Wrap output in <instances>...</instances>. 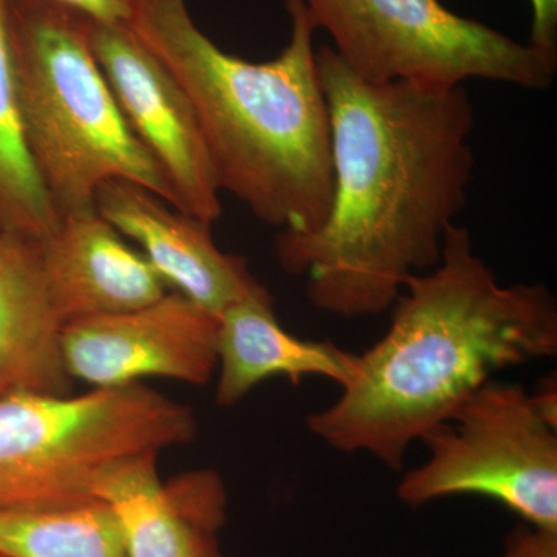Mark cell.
Returning <instances> with one entry per match:
<instances>
[{"mask_svg":"<svg viewBox=\"0 0 557 557\" xmlns=\"http://www.w3.org/2000/svg\"><path fill=\"white\" fill-rule=\"evenodd\" d=\"M40 240L0 231V399L73 394Z\"/></svg>","mask_w":557,"mask_h":557,"instance_id":"cell-13","label":"cell"},{"mask_svg":"<svg viewBox=\"0 0 557 557\" xmlns=\"http://www.w3.org/2000/svg\"><path fill=\"white\" fill-rule=\"evenodd\" d=\"M332 137V208L317 233L278 234V262L307 278L318 310H391L413 274L434 269L467 203L474 112L465 86L369 83L332 46L317 50Z\"/></svg>","mask_w":557,"mask_h":557,"instance_id":"cell-1","label":"cell"},{"mask_svg":"<svg viewBox=\"0 0 557 557\" xmlns=\"http://www.w3.org/2000/svg\"><path fill=\"white\" fill-rule=\"evenodd\" d=\"M95 209L121 236L134 240L168 287L220 317L265 289L247 260L215 245L211 225L190 218L135 183H106Z\"/></svg>","mask_w":557,"mask_h":557,"instance_id":"cell-10","label":"cell"},{"mask_svg":"<svg viewBox=\"0 0 557 557\" xmlns=\"http://www.w3.org/2000/svg\"><path fill=\"white\" fill-rule=\"evenodd\" d=\"M533 24L530 44L542 50L556 51L557 0H531Z\"/></svg>","mask_w":557,"mask_h":557,"instance_id":"cell-19","label":"cell"},{"mask_svg":"<svg viewBox=\"0 0 557 557\" xmlns=\"http://www.w3.org/2000/svg\"><path fill=\"white\" fill-rule=\"evenodd\" d=\"M287 11V46L265 62L215 46L186 0H134L129 25L188 95L220 190L281 233L307 236L332 208V137L317 27L302 0Z\"/></svg>","mask_w":557,"mask_h":557,"instance_id":"cell-3","label":"cell"},{"mask_svg":"<svg viewBox=\"0 0 557 557\" xmlns=\"http://www.w3.org/2000/svg\"><path fill=\"white\" fill-rule=\"evenodd\" d=\"M89 38L124 119L166 180L172 207L212 226L222 190L188 95L129 24L89 20Z\"/></svg>","mask_w":557,"mask_h":557,"instance_id":"cell-8","label":"cell"},{"mask_svg":"<svg viewBox=\"0 0 557 557\" xmlns=\"http://www.w3.org/2000/svg\"><path fill=\"white\" fill-rule=\"evenodd\" d=\"M357 358L330 341L302 339L287 332L265 288L219 317L215 401L230 408L274 376L295 384L321 376L343 387L354 376Z\"/></svg>","mask_w":557,"mask_h":557,"instance_id":"cell-14","label":"cell"},{"mask_svg":"<svg viewBox=\"0 0 557 557\" xmlns=\"http://www.w3.org/2000/svg\"><path fill=\"white\" fill-rule=\"evenodd\" d=\"M10 24L25 141L60 218L94 211L98 190L115 180L172 207L95 58L89 17L54 0H10Z\"/></svg>","mask_w":557,"mask_h":557,"instance_id":"cell-4","label":"cell"},{"mask_svg":"<svg viewBox=\"0 0 557 557\" xmlns=\"http://www.w3.org/2000/svg\"><path fill=\"white\" fill-rule=\"evenodd\" d=\"M51 298L64 325L141 309L170 293L139 249L94 211L62 215L40 240Z\"/></svg>","mask_w":557,"mask_h":557,"instance_id":"cell-12","label":"cell"},{"mask_svg":"<svg viewBox=\"0 0 557 557\" xmlns=\"http://www.w3.org/2000/svg\"><path fill=\"white\" fill-rule=\"evenodd\" d=\"M314 27L359 78L450 90L469 79L545 90L556 51L522 44L440 0H302Z\"/></svg>","mask_w":557,"mask_h":557,"instance_id":"cell-6","label":"cell"},{"mask_svg":"<svg viewBox=\"0 0 557 557\" xmlns=\"http://www.w3.org/2000/svg\"><path fill=\"white\" fill-rule=\"evenodd\" d=\"M0 557H127L123 528L100 498L64 507L0 509Z\"/></svg>","mask_w":557,"mask_h":557,"instance_id":"cell-16","label":"cell"},{"mask_svg":"<svg viewBox=\"0 0 557 557\" xmlns=\"http://www.w3.org/2000/svg\"><path fill=\"white\" fill-rule=\"evenodd\" d=\"M61 5L78 11L90 21L104 24H131L134 0H54Z\"/></svg>","mask_w":557,"mask_h":557,"instance_id":"cell-18","label":"cell"},{"mask_svg":"<svg viewBox=\"0 0 557 557\" xmlns=\"http://www.w3.org/2000/svg\"><path fill=\"white\" fill-rule=\"evenodd\" d=\"M196 434L188 406L139 383L0 399V509L91 500L113 465L159 456Z\"/></svg>","mask_w":557,"mask_h":557,"instance_id":"cell-5","label":"cell"},{"mask_svg":"<svg viewBox=\"0 0 557 557\" xmlns=\"http://www.w3.org/2000/svg\"><path fill=\"white\" fill-rule=\"evenodd\" d=\"M493 557H557V531L520 523L509 531L500 552Z\"/></svg>","mask_w":557,"mask_h":557,"instance_id":"cell-17","label":"cell"},{"mask_svg":"<svg viewBox=\"0 0 557 557\" xmlns=\"http://www.w3.org/2000/svg\"><path fill=\"white\" fill-rule=\"evenodd\" d=\"M421 443L429 458L403 475V504L485 497L527 525L557 531V417L522 384L491 380Z\"/></svg>","mask_w":557,"mask_h":557,"instance_id":"cell-7","label":"cell"},{"mask_svg":"<svg viewBox=\"0 0 557 557\" xmlns=\"http://www.w3.org/2000/svg\"><path fill=\"white\" fill-rule=\"evenodd\" d=\"M60 219L25 141L10 0H0V231L44 240Z\"/></svg>","mask_w":557,"mask_h":557,"instance_id":"cell-15","label":"cell"},{"mask_svg":"<svg viewBox=\"0 0 557 557\" xmlns=\"http://www.w3.org/2000/svg\"><path fill=\"white\" fill-rule=\"evenodd\" d=\"M219 318L177 292L141 309L69 322L62 351L73 381L91 388L145 379L205 386L218 370Z\"/></svg>","mask_w":557,"mask_h":557,"instance_id":"cell-9","label":"cell"},{"mask_svg":"<svg viewBox=\"0 0 557 557\" xmlns=\"http://www.w3.org/2000/svg\"><path fill=\"white\" fill-rule=\"evenodd\" d=\"M556 354L552 292L498 284L469 231L453 223L437 265L409 277L383 338L307 426L330 448L399 469L410 445L448 423L493 373Z\"/></svg>","mask_w":557,"mask_h":557,"instance_id":"cell-2","label":"cell"},{"mask_svg":"<svg viewBox=\"0 0 557 557\" xmlns=\"http://www.w3.org/2000/svg\"><path fill=\"white\" fill-rule=\"evenodd\" d=\"M157 457L120 461L95 485V497L120 520L127 557H223L218 536L228 497L222 479L194 471L164 483Z\"/></svg>","mask_w":557,"mask_h":557,"instance_id":"cell-11","label":"cell"}]
</instances>
